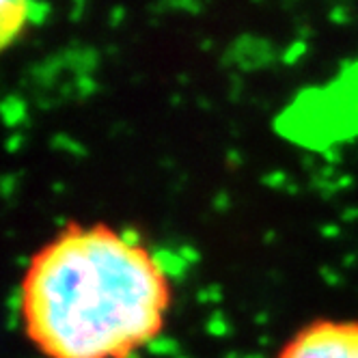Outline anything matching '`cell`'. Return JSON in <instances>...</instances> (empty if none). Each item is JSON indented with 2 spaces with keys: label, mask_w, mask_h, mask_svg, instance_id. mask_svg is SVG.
Here are the masks:
<instances>
[{
  "label": "cell",
  "mask_w": 358,
  "mask_h": 358,
  "mask_svg": "<svg viewBox=\"0 0 358 358\" xmlns=\"http://www.w3.org/2000/svg\"><path fill=\"white\" fill-rule=\"evenodd\" d=\"M125 15H127L125 7H123V5H115V7L110 9V13H108V27H110V29H119L121 24L125 22Z\"/></svg>",
  "instance_id": "cell-12"
},
{
  "label": "cell",
  "mask_w": 358,
  "mask_h": 358,
  "mask_svg": "<svg viewBox=\"0 0 358 358\" xmlns=\"http://www.w3.org/2000/svg\"><path fill=\"white\" fill-rule=\"evenodd\" d=\"M65 67L78 71L80 76H89L99 65V52L93 45H83L78 39H73L67 48L59 52Z\"/></svg>",
  "instance_id": "cell-5"
},
{
  "label": "cell",
  "mask_w": 358,
  "mask_h": 358,
  "mask_svg": "<svg viewBox=\"0 0 358 358\" xmlns=\"http://www.w3.org/2000/svg\"><path fill=\"white\" fill-rule=\"evenodd\" d=\"M87 13V0H71V9H69V22L78 24Z\"/></svg>",
  "instance_id": "cell-11"
},
{
  "label": "cell",
  "mask_w": 358,
  "mask_h": 358,
  "mask_svg": "<svg viewBox=\"0 0 358 358\" xmlns=\"http://www.w3.org/2000/svg\"><path fill=\"white\" fill-rule=\"evenodd\" d=\"M276 358H358V320L306 326Z\"/></svg>",
  "instance_id": "cell-2"
},
{
  "label": "cell",
  "mask_w": 358,
  "mask_h": 358,
  "mask_svg": "<svg viewBox=\"0 0 358 358\" xmlns=\"http://www.w3.org/2000/svg\"><path fill=\"white\" fill-rule=\"evenodd\" d=\"M52 15V3L48 0H29L27 5V22L31 27H43V24Z\"/></svg>",
  "instance_id": "cell-8"
},
{
  "label": "cell",
  "mask_w": 358,
  "mask_h": 358,
  "mask_svg": "<svg viewBox=\"0 0 358 358\" xmlns=\"http://www.w3.org/2000/svg\"><path fill=\"white\" fill-rule=\"evenodd\" d=\"M274 61H276L274 43L268 37H259L252 33L238 35L222 55V65H238L242 71L264 69L274 65Z\"/></svg>",
  "instance_id": "cell-3"
},
{
  "label": "cell",
  "mask_w": 358,
  "mask_h": 358,
  "mask_svg": "<svg viewBox=\"0 0 358 358\" xmlns=\"http://www.w3.org/2000/svg\"><path fill=\"white\" fill-rule=\"evenodd\" d=\"M169 306L156 255L106 224L65 227L20 292L24 330L45 358H127L160 335Z\"/></svg>",
  "instance_id": "cell-1"
},
{
  "label": "cell",
  "mask_w": 358,
  "mask_h": 358,
  "mask_svg": "<svg viewBox=\"0 0 358 358\" xmlns=\"http://www.w3.org/2000/svg\"><path fill=\"white\" fill-rule=\"evenodd\" d=\"M201 50H212V41H210V39L201 41Z\"/></svg>",
  "instance_id": "cell-14"
},
{
  "label": "cell",
  "mask_w": 358,
  "mask_h": 358,
  "mask_svg": "<svg viewBox=\"0 0 358 358\" xmlns=\"http://www.w3.org/2000/svg\"><path fill=\"white\" fill-rule=\"evenodd\" d=\"M29 0H0V48H11L27 27Z\"/></svg>",
  "instance_id": "cell-4"
},
{
  "label": "cell",
  "mask_w": 358,
  "mask_h": 358,
  "mask_svg": "<svg viewBox=\"0 0 358 358\" xmlns=\"http://www.w3.org/2000/svg\"><path fill=\"white\" fill-rule=\"evenodd\" d=\"M206 9L203 0H153V5L149 7L151 13L162 15L166 11H182L188 15H201Z\"/></svg>",
  "instance_id": "cell-6"
},
{
  "label": "cell",
  "mask_w": 358,
  "mask_h": 358,
  "mask_svg": "<svg viewBox=\"0 0 358 358\" xmlns=\"http://www.w3.org/2000/svg\"><path fill=\"white\" fill-rule=\"evenodd\" d=\"M306 50H309V43L302 41V39H294L285 48V52H283V57H280V61H283L285 65H296L306 55Z\"/></svg>",
  "instance_id": "cell-9"
},
{
  "label": "cell",
  "mask_w": 358,
  "mask_h": 358,
  "mask_svg": "<svg viewBox=\"0 0 358 358\" xmlns=\"http://www.w3.org/2000/svg\"><path fill=\"white\" fill-rule=\"evenodd\" d=\"M283 3H298V0H283Z\"/></svg>",
  "instance_id": "cell-16"
},
{
  "label": "cell",
  "mask_w": 358,
  "mask_h": 358,
  "mask_svg": "<svg viewBox=\"0 0 358 358\" xmlns=\"http://www.w3.org/2000/svg\"><path fill=\"white\" fill-rule=\"evenodd\" d=\"M311 37H313V29L309 27V24L300 22L298 27H296V39H302V41H306V39H311Z\"/></svg>",
  "instance_id": "cell-13"
},
{
  "label": "cell",
  "mask_w": 358,
  "mask_h": 358,
  "mask_svg": "<svg viewBox=\"0 0 358 358\" xmlns=\"http://www.w3.org/2000/svg\"><path fill=\"white\" fill-rule=\"evenodd\" d=\"M352 20V13L348 9V5H332L328 11V22H332L335 27H348Z\"/></svg>",
  "instance_id": "cell-10"
},
{
  "label": "cell",
  "mask_w": 358,
  "mask_h": 358,
  "mask_svg": "<svg viewBox=\"0 0 358 358\" xmlns=\"http://www.w3.org/2000/svg\"><path fill=\"white\" fill-rule=\"evenodd\" d=\"M250 3H252V5H264L266 0H250Z\"/></svg>",
  "instance_id": "cell-15"
},
{
  "label": "cell",
  "mask_w": 358,
  "mask_h": 358,
  "mask_svg": "<svg viewBox=\"0 0 358 358\" xmlns=\"http://www.w3.org/2000/svg\"><path fill=\"white\" fill-rule=\"evenodd\" d=\"M61 67H65L63 65V61H61V57L59 55H52V57H48V59H43L41 63H37L35 65V78L41 83V85H50L55 78H57V73L61 71Z\"/></svg>",
  "instance_id": "cell-7"
}]
</instances>
